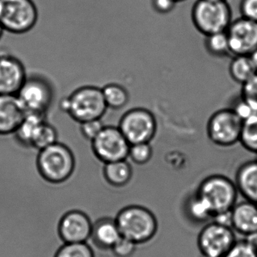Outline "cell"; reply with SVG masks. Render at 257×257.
<instances>
[{
  "instance_id": "83f0119b",
  "label": "cell",
  "mask_w": 257,
  "mask_h": 257,
  "mask_svg": "<svg viewBox=\"0 0 257 257\" xmlns=\"http://www.w3.org/2000/svg\"><path fill=\"white\" fill-rule=\"evenodd\" d=\"M153 156V150L150 143H140L131 145L128 159L136 165H146L150 162Z\"/></svg>"
},
{
  "instance_id": "ac0fdd59",
  "label": "cell",
  "mask_w": 257,
  "mask_h": 257,
  "mask_svg": "<svg viewBox=\"0 0 257 257\" xmlns=\"http://www.w3.org/2000/svg\"><path fill=\"white\" fill-rule=\"evenodd\" d=\"M234 183L245 200L257 204V159L247 161L237 168Z\"/></svg>"
},
{
  "instance_id": "6da1fadb",
  "label": "cell",
  "mask_w": 257,
  "mask_h": 257,
  "mask_svg": "<svg viewBox=\"0 0 257 257\" xmlns=\"http://www.w3.org/2000/svg\"><path fill=\"white\" fill-rule=\"evenodd\" d=\"M59 108L76 122L101 119L108 109L102 88L94 85H84L64 97Z\"/></svg>"
},
{
  "instance_id": "3957f363",
  "label": "cell",
  "mask_w": 257,
  "mask_h": 257,
  "mask_svg": "<svg viewBox=\"0 0 257 257\" xmlns=\"http://www.w3.org/2000/svg\"><path fill=\"white\" fill-rule=\"evenodd\" d=\"M36 163L43 179L52 184H61L74 173L76 158L68 146L58 141L38 151Z\"/></svg>"
},
{
  "instance_id": "4dcf8cb0",
  "label": "cell",
  "mask_w": 257,
  "mask_h": 257,
  "mask_svg": "<svg viewBox=\"0 0 257 257\" xmlns=\"http://www.w3.org/2000/svg\"><path fill=\"white\" fill-rule=\"evenodd\" d=\"M138 244L121 236L112 246V253L115 257H132L135 254Z\"/></svg>"
},
{
  "instance_id": "30bf717a",
  "label": "cell",
  "mask_w": 257,
  "mask_h": 257,
  "mask_svg": "<svg viewBox=\"0 0 257 257\" xmlns=\"http://www.w3.org/2000/svg\"><path fill=\"white\" fill-rule=\"evenodd\" d=\"M231 227L213 221L201 228L197 246L201 257H224L237 241Z\"/></svg>"
},
{
  "instance_id": "f1b7e54d",
  "label": "cell",
  "mask_w": 257,
  "mask_h": 257,
  "mask_svg": "<svg viewBox=\"0 0 257 257\" xmlns=\"http://www.w3.org/2000/svg\"><path fill=\"white\" fill-rule=\"evenodd\" d=\"M224 257H257V248L251 240H237Z\"/></svg>"
},
{
  "instance_id": "484cf974",
  "label": "cell",
  "mask_w": 257,
  "mask_h": 257,
  "mask_svg": "<svg viewBox=\"0 0 257 257\" xmlns=\"http://www.w3.org/2000/svg\"><path fill=\"white\" fill-rule=\"evenodd\" d=\"M54 257H95L94 250L87 242L64 243Z\"/></svg>"
},
{
  "instance_id": "7c38bea8",
  "label": "cell",
  "mask_w": 257,
  "mask_h": 257,
  "mask_svg": "<svg viewBox=\"0 0 257 257\" xmlns=\"http://www.w3.org/2000/svg\"><path fill=\"white\" fill-rule=\"evenodd\" d=\"M93 223L89 215L82 210H70L58 222V235L64 243L87 242L91 238Z\"/></svg>"
},
{
  "instance_id": "4fadbf2b",
  "label": "cell",
  "mask_w": 257,
  "mask_h": 257,
  "mask_svg": "<svg viewBox=\"0 0 257 257\" xmlns=\"http://www.w3.org/2000/svg\"><path fill=\"white\" fill-rule=\"evenodd\" d=\"M230 54L248 55L257 49V22L240 17L232 21L226 31Z\"/></svg>"
},
{
  "instance_id": "52a82bcc",
  "label": "cell",
  "mask_w": 257,
  "mask_h": 257,
  "mask_svg": "<svg viewBox=\"0 0 257 257\" xmlns=\"http://www.w3.org/2000/svg\"><path fill=\"white\" fill-rule=\"evenodd\" d=\"M55 89L49 79L40 75L28 76L16 94L27 113L47 115L55 100Z\"/></svg>"
},
{
  "instance_id": "603a6c76",
  "label": "cell",
  "mask_w": 257,
  "mask_h": 257,
  "mask_svg": "<svg viewBox=\"0 0 257 257\" xmlns=\"http://www.w3.org/2000/svg\"><path fill=\"white\" fill-rule=\"evenodd\" d=\"M102 92L106 106L110 109H122L128 103V91L118 84H107L102 88Z\"/></svg>"
},
{
  "instance_id": "5b68a950",
  "label": "cell",
  "mask_w": 257,
  "mask_h": 257,
  "mask_svg": "<svg viewBox=\"0 0 257 257\" xmlns=\"http://www.w3.org/2000/svg\"><path fill=\"white\" fill-rule=\"evenodd\" d=\"M192 20L205 37L225 32L232 22L231 7L227 0H197L192 7Z\"/></svg>"
},
{
  "instance_id": "ba28073f",
  "label": "cell",
  "mask_w": 257,
  "mask_h": 257,
  "mask_svg": "<svg viewBox=\"0 0 257 257\" xmlns=\"http://www.w3.org/2000/svg\"><path fill=\"white\" fill-rule=\"evenodd\" d=\"M243 126V121L234 109H220L207 121V137L219 147H231L240 142Z\"/></svg>"
},
{
  "instance_id": "d590c367",
  "label": "cell",
  "mask_w": 257,
  "mask_h": 257,
  "mask_svg": "<svg viewBox=\"0 0 257 257\" xmlns=\"http://www.w3.org/2000/svg\"><path fill=\"white\" fill-rule=\"evenodd\" d=\"M246 238H248L249 240H251V241L254 243V245H255L257 248V234H255V235L252 236V237H246Z\"/></svg>"
},
{
  "instance_id": "d6986e66",
  "label": "cell",
  "mask_w": 257,
  "mask_h": 257,
  "mask_svg": "<svg viewBox=\"0 0 257 257\" xmlns=\"http://www.w3.org/2000/svg\"><path fill=\"white\" fill-rule=\"evenodd\" d=\"M47 115L27 113L15 132L14 137L19 145L32 149L33 142L42 124L47 120Z\"/></svg>"
},
{
  "instance_id": "7a4b0ae2",
  "label": "cell",
  "mask_w": 257,
  "mask_h": 257,
  "mask_svg": "<svg viewBox=\"0 0 257 257\" xmlns=\"http://www.w3.org/2000/svg\"><path fill=\"white\" fill-rule=\"evenodd\" d=\"M115 219L121 235L138 245L153 240L159 229L156 215L150 209L138 204L123 207Z\"/></svg>"
},
{
  "instance_id": "7402d4cb",
  "label": "cell",
  "mask_w": 257,
  "mask_h": 257,
  "mask_svg": "<svg viewBox=\"0 0 257 257\" xmlns=\"http://www.w3.org/2000/svg\"><path fill=\"white\" fill-rule=\"evenodd\" d=\"M185 210L188 217L197 223H203L213 219V214L207 203L195 192L186 201Z\"/></svg>"
},
{
  "instance_id": "8fae6325",
  "label": "cell",
  "mask_w": 257,
  "mask_h": 257,
  "mask_svg": "<svg viewBox=\"0 0 257 257\" xmlns=\"http://www.w3.org/2000/svg\"><path fill=\"white\" fill-rule=\"evenodd\" d=\"M91 144L94 156L103 164L128 159L131 144L118 127L105 126Z\"/></svg>"
},
{
  "instance_id": "44dd1931",
  "label": "cell",
  "mask_w": 257,
  "mask_h": 257,
  "mask_svg": "<svg viewBox=\"0 0 257 257\" xmlns=\"http://www.w3.org/2000/svg\"><path fill=\"white\" fill-rule=\"evenodd\" d=\"M231 79L243 85L256 74L253 64L248 55L234 56L228 68Z\"/></svg>"
},
{
  "instance_id": "9a60e30c",
  "label": "cell",
  "mask_w": 257,
  "mask_h": 257,
  "mask_svg": "<svg viewBox=\"0 0 257 257\" xmlns=\"http://www.w3.org/2000/svg\"><path fill=\"white\" fill-rule=\"evenodd\" d=\"M27 112L16 95H0V136L13 135Z\"/></svg>"
},
{
  "instance_id": "e575fe53",
  "label": "cell",
  "mask_w": 257,
  "mask_h": 257,
  "mask_svg": "<svg viewBox=\"0 0 257 257\" xmlns=\"http://www.w3.org/2000/svg\"><path fill=\"white\" fill-rule=\"evenodd\" d=\"M249 56V58H250L252 64H253L254 68H255V71H256L257 73V49L254 51L252 53H251Z\"/></svg>"
},
{
  "instance_id": "1f68e13d",
  "label": "cell",
  "mask_w": 257,
  "mask_h": 257,
  "mask_svg": "<svg viewBox=\"0 0 257 257\" xmlns=\"http://www.w3.org/2000/svg\"><path fill=\"white\" fill-rule=\"evenodd\" d=\"M239 9L241 17L257 22V0H241Z\"/></svg>"
},
{
  "instance_id": "e0dca14e",
  "label": "cell",
  "mask_w": 257,
  "mask_h": 257,
  "mask_svg": "<svg viewBox=\"0 0 257 257\" xmlns=\"http://www.w3.org/2000/svg\"><path fill=\"white\" fill-rule=\"evenodd\" d=\"M121 237L115 218L102 217L93 223L91 238L100 249H111Z\"/></svg>"
},
{
  "instance_id": "277c9868",
  "label": "cell",
  "mask_w": 257,
  "mask_h": 257,
  "mask_svg": "<svg viewBox=\"0 0 257 257\" xmlns=\"http://www.w3.org/2000/svg\"><path fill=\"white\" fill-rule=\"evenodd\" d=\"M195 193L207 203L213 218L231 211L237 204L239 192L231 179L222 174H213L200 183Z\"/></svg>"
},
{
  "instance_id": "2e32d148",
  "label": "cell",
  "mask_w": 257,
  "mask_h": 257,
  "mask_svg": "<svg viewBox=\"0 0 257 257\" xmlns=\"http://www.w3.org/2000/svg\"><path fill=\"white\" fill-rule=\"evenodd\" d=\"M231 227L246 237L257 234V204L247 200L237 202L231 210Z\"/></svg>"
},
{
  "instance_id": "ffe728a7",
  "label": "cell",
  "mask_w": 257,
  "mask_h": 257,
  "mask_svg": "<svg viewBox=\"0 0 257 257\" xmlns=\"http://www.w3.org/2000/svg\"><path fill=\"white\" fill-rule=\"evenodd\" d=\"M103 174L108 184L115 188H122L132 180L133 169L126 159L104 164Z\"/></svg>"
},
{
  "instance_id": "74e56055",
  "label": "cell",
  "mask_w": 257,
  "mask_h": 257,
  "mask_svg": "<svg viewBox=\"0 0 257 257\" xmlns=\"http://www.w3.org/2000/svg\"><path fill=\"white\" fill-rule=\"evenodd\" d=\"M175 1L177 3H180V2H183V1H185V0H175Z\"/></svg>"
},
{
  "instance_id": "9c48e42d",
  "label": "cell",
  "mask_w": 257,
  "mask_h": 257,
  "mask_svg": "<svg viewBox=\"0 0 257 257\" xmlns=\"http://www.w3.org/2000/svg\"><path fill=\"white\" fill-rule=\"evenodd\" d=\"M118 127L132 145L151 142L157 132L158 124L151 111L137 107L127 111L121 117Z\"/></svg>"
},
{
  "instance_id": "d6a6232c",
  "label": "cell",
  "mask_w": 257,
  "mask_h": 257,
  "mask_svg": "<svg viewBox=\"0 0 257 257\" xmlns=\"http://www.w3.org/2000/svg\"><path fill=\"white\" fill-rule=\"evenodd\" d=\"M241 97L257 103V73L247 82L243 84Z\"/></svg>"
},
{
  "instance_id": "836d02e7",
  "label": "cell",
  "mask_w": 257,
  "mask_h": 257,
  "mask_svg": "<svg viewBox=\"0 0 257 257\" xmlns=\"http://www.w3.org/2000/svg\"><path fill=\"white\" fill-rule=\"evenodd\" d=\"M175 0H152V7L159 14H168L175 8Z\"/></svg>"
},
{
  "instance_id": "cb8c5ba5",
  "label": "cell",
  "mask_w": 257,
  "mask_h": 257,
  "mask_svg": "<svg viewBox=\"0 0 257 257\" xmlns=\"http://www.w3.org/2000/svg\"><path fill=\"white\" fill-rule=\"evenodd\" d=\"M205 37L204 46L210 55L216 58H223L231 55L226 31L210 34Z\"/></svg>"
},
{
  "instance_id": "8992f818",
  "label": "cell",
  "mask_w": 257,
  "mask_h": 257,
  "mask_svg": "<svg viewBox=\"0 0 257 257\" xmlns=\"http://www.w3.org/2000/svg\"><path fill=\"white\" fill-rule=\"evenodd\" d=\"M38 19L34 0H0V24L7 32L27 34L34 29Z\"/></svg>"
},
{
  "instance_id": "5bb4252c",
  "label": "cell",
  "mask_w": 257,
  "mask_h": 257,
  "mask_svg": "<svg viewBox=\"0 0 257 257\" xmlns=\"http://www.w3.org/2000/svg\"><path fill=\"white\" fill-rule=\"evenodd\" d=\"M27 78L26 68L19 58L0 55V95H16Z\"/></svg>"
},
{
  "instance_id": "4316f807",
  "label": "cell",
  "mask_w": 257,
  "mask_h": 257,
  "mask_svg": "<svg viewBox=\"0 0 257 257\" xmlns=\"http://www.w3.org/2000/svg\"><path fill=\"white\" fill-rule=\"evenodd\" d=\"M240 143L245 150L257 154V116L243 122Z\"/></svg>"
},
{
  "instance_id": "8d00e7d4",
  "label": "cell",
  "mask_w": 257,
  "mask_h": 257,
  "mask_svg": "<svg viewBox=\"0 0 257 257\" xmlns=\"http://www.w3.org/2000/svg\"><path fill=\"white\" fill-rule=\"evenodd\" d=\"M4 32H5V31H4V28H3L2 25H1V24H0V40L2 39Z\"/></svg>"
},
{
  "instance_id": "f546056e",
  "label": "cell",
  "mask_w": 257,
  "mask_h": 257,
  "mask_svg": "<svg viewBox=\"0 0 257 257\" xmlns=\"http://www.w3.org/2000/svg\"><path fill=\"white\" fill-rule=\"evenodd\" d=\"M104 127L101 119L90 120L79 124L81 135L90 142L100 133Z\"/></svg>"
},
{
  "instance_id": "d4e9b609",
  "label": "cell",
  "mask_w": 257,
  "mask_h": 257,
  "mask_svg": "<svg viewBox=\"0 0 257 257\" xmlns=\"http://www.w3.org/2000/svg\"><path fill=\"white\" fill-rule=\"evenodd\" d=\"M57 142H58V131L55 126L46 120L42 124L34 138L32 149L40 151Z\"/></svg>"
}]
</instances>
